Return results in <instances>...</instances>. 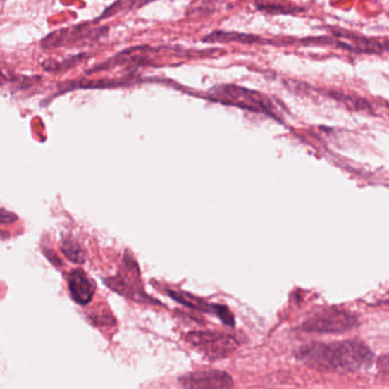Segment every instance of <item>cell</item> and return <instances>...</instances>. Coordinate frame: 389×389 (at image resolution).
I'll return each mask as SVG.
<instances>
[{"label":"cell","instance_id":"obj_1","mask_svg":"<svg viewBox=\"0 0 389 389\" xmlns=\"http://www.w3.org/2000/svg\"><path fill=\"white\" fill-rule=\"evenodd\" d=\"M295 355L309 368L333 373L360 371L373 361L371 350L359 340L311 342L298 348Z\"/></svg>","mask_w":389,"mask_h":389},{"label":"cell","instance_id":"obj_2","mask_svg":"<svg viewBox=\"0 0 389 389\" xmlns=\"http://www.w3.org/2000/svg\"><path fill=\"white\" fill-rule=\"evenodd\" d=\"M357 326V318L353 313L338 307H328L319 311L301 326L307 333H342L352 331Z\"/></svg>","mask_w":389,"mask_h":389},{"label":"cell","instance_id":"obj_3","mask_svg":"<svg viewBox=\"0 0 389 389\" xmlns=\"http://www.w3.org/2000/svg\"><path fill=\"white\" fill-rule=\"evenodd\" d=\"M187 342L209 360H221L238 348L239 342L227 333L216 331H192L186 336Z\"/></svg>","mask_w":389,"mask_h":389},{"label":"cell","instance_id":"obj_4","mask_svg":"<svg viewBox=\"0 0 389 389\" xmlns=\"http://www.w3.org/2000/svg\"><path fill=\"white\" fill-rule=\"evenodd\" d=\"M211 92L214 99L222 103L236 105L242 109L266 114H272L273 112V106L270 99L259 92L239 88L237 86H218L213 88Z\"/></svg>","mask_w":389,"mask_h":389},{"label":"cell","instance_id":"obj_5","mask_svg":"<svg viewBox=\"0 0 389 389\" xmlns=\"http://www.w3.org/2000/svg\"><path fill=\"white\" fill-rule=\"evenodd\" d=\"M333 39H329V44H336L337 47L346 51L364 54H383L389 51V39L368 38L347 30H331Z\"/></svg>","mask_w":389,"mask_h":389},{"label":"cell","instance_id":"obj_6","mask_svg":"<svg viewBox=\"0 0 389 389\" xmlns=\"http://www.w3.org/2000/svg\"><path fill=\"white\" fill-rule=\"evenodd\" d=\"M183 389H233V379L220 370L192 372L179 378Z\"/></svg>","mask_w":389,"mask_h":389},{"label":"cell","instance_id":"obj_7","mask_svg":"<svg viewBox=\"0 0 389 389\" xmlns=\"http://www.w3.org/2000/svg\"><path fill=\"white\" fill-rule=\"evenodd\" d=\"M96 31L87 32L85 27H70V29L58 30L56 32L51 33L47 38L42 40V47L46 49L51 48L62 47L68 44H73L80 40H86L92 38V35H94Z\"/></svg>","mask_w":389,"mask_h":389},{"label":"cell","instance_id":"obj_8","mask_svg":"<svg viewBox=\"0 0 389 389\" xmlns=\"http://www.w3.org/2000/svg\"><path fill=\"white\" fill-rule=\"evenodd\" d=\"M68 288L72 298L81 305L92 301L94 294V285L85 272L74 270L68 277Z\"/></svg>","mask_w":389,"mask_h":389},{"label":"cell","instance_id":"obj_9","mask_svg":"<svg viewBox=\"0 0 389 389\" xmlns=\"http://www.w3.org/2000/svg\"><path fill=\"white\" fill-rule=\"evenodd\" d=\"M203 42H242V44H254V42H259V38L253 36V35H244V33L222 32V31H216V32L209 33L206 38L203 39Z\"/></svg>","mask_w":389,"mask_h":389},{"label":"cell","instance_id":"obj_10","mask_svg":"<svg viewBox=\"0 0 389 389\" xmlns=\"http://www.w3.org/2000/svg\"><path fill=\"white\" fill-rule=\"evenodd\" d=\"M172 297L175 298V301L180 302L183 305L192 307L196 310L205 311V312H216V305H209L205 302L198 300V298L192 297V296L188 295V294H183V292H170Z\"/></svg>","mask_w":389,"mask_h":389},{"label":"cell","instance_id":"obj_11","mask_svg":"<svg viewBox=\"0 0 389 389\" xmlns=\"http://www.w3.org/2000/svg\"><path fill=\"white\" fill-rule=\"evenodd\" d=\"M257 9L270 13V14H290L298 12L301 9L290 5H283L280 3H270V1H259L257 4Z\"/></svg>","mask_w":389,"mask_h":389},{"label":"cell","instance_id":"obj_12","mask_svg":"<svg viewBox=\"0 0 389 389\" xmlns=\"http://www.w3.org/2000/svg\"><path fill=\"white\" fill-rule=\"evenodd\" d=\"M335 99L344 104L347 107H351L352 109L355 111H364V109H370V105L368 101L364 99H361L359 97H354V96H348V94H339V92H331Z\"/></svg>","mask_w":389,"mask_h":389},{"label":"cell","instance_id":"obj_13","mask_svg":"<svg viewBox=\"0 0 389 389\" xmlns=\"http://www.w3.org/2000/svg\"><path fill=\"white\" fill-rule=\"evenodd\" d=\"M65 253L68 255V257H71V259H73L74 262H81V253H80V249L78 248V246L73 245V244H68V247H65Z\"/></svg>","mask_w":389,"mask_h":389},{"label":"cell","instance_id":"obj_14","mask_svg":"<svg viewBox=\"0 0 389 389\" xmlns=\"http://www.w3.org/2000/svg\"><path fill=\"white\" fill-rule=\"evenodd\" d=\"M378 370L383 373V375L389 377V355H383L379 360H378Z\"/></svg>","mask_w":389,"mask_h":389},{"label":"cell","instance_id":"obj_15","mask_svg":"<svg viewBox=\"0 0 389 389\" xmlns=\"http://www.w3.org/2000/svg\"><path fill=\"white\" fill-rule=\"evenodd\" d=\"M4 80H5V77H4V74L0 72V85L4 82Z\"/></svg>","mask_w":389,"mask_h":389}]
</instances>
